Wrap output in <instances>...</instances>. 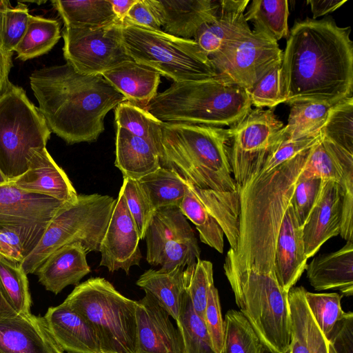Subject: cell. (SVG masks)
I'll return each mask as SVG.
<instances>
[{"label":"cell","instance_id":"cell-1","mask_svg":"<svg viewBox=\"0 0 353 353\" xmlns=\"http://www.w3.org/2000/svg\"><path fill=\"white\" fill-rule=\"evenodd\" d=\"M281 65L284 103L310 100L335 105L352 96L350 30L331 19H306L290 31Z\"/></svg>","mask_w":353,"mask_h":353},{"label":"cell","instance_id":"cell-2","mask_svg":"<svg viewBox=\"0 0 353 353\" xmlns=\"http://www.w3.org/2000/svg\"><path fill=\"white\" fill-rule=\"evenodd\" d=\"M30 84L50 131L70 145L97 141L105 115L126 101L102 74L79 73L68 63L35 70Z\"/></svg>","mask_w":353,"mask_h":353},{"label":"cell","instance_id":"cell-3","mask_svg":"<svg viewBox=\"0 0 353 353\" xmlns=\"http://www.w3.org/2000/svg\"><path fill=\"white\" fill-rule=\"evenodd\" d=\"M228 140V129L223 128L163 122L161 167L175 170L200 189L236 191Z\"/></svg>","mask_w":353,"mask_h":353},{"label":"cell","instance_id":"cell-4","mask_svg":"<svg viewBox=\"0 0 353 353\" xmlns=\"http://www.w3.org/2000/svg\"><path fill=\"white\" fill-rule=\"evenodd\" d=\"M164 123L232 127L252 110L246 90L218 77L173 83L145 108Z\"/></svg>","mask_w":353,"mask_h":353},{"label":"cell","instance_id":"cell-5","mask_svg":"<svg viewBox=\"0 0 353 353\" xmlns=\"http://www.w3.org/2000/svg\"><path fill=\"white\" fill-rule=\"evenodd\" d=\"M122 41L131 59L174 83L217 77L208 56L193 39L140 26L124 19Z\"/></svg>","mask_w":353,"mask_h":353},{"label":"cell","instance_id":"cell-6","mask_svg":"<svg viewBox=\"0 0 353 353\" xmlns=\"http://www.w3.org/2000/svg\"><path fill=\"white\" fill-rule=\"evenodd\" d=\"M63 303L90 323L101 353H135L136 301L105 279L92 277L76 285Z\"/></svg>","mask_w":353,"mask_h":353},{"label":"cell","instance_id":"cell-7","mask_svg":"<svg viewBox=\"0 0 353 353\" xmlns=\"http://www.w3.org/2000/svg\"><path fill=\"white\" fill-rule=\"evenodd\" d=\"M115 203L116 199L108 195H78L76 201L57 213L37 245L20 263L25 272L34 274L53 252L75 243H81L87 253L99 252Z\"/></svg>","mask_w":353,"mask_h":353},{"label":"cell","instance_id":"cell-8","mask_svg":"<svg viewBox=\"0 0 353 353\" xmlns=\"http://www.w3.org/2000/svg\"><path fill=\"white\" fill-rule=\"evenodd\" d=\"M51 132L22 88L0 97V171L8 181L28 170L32 150L46 147Z\"/></svg>","mask_w":353,"mask_h":353},{"label":"cell","instance_id":"cell-9","mask_svg":"<svg viewBox=\"0 0 353 353\" xmlns=\"http://www.w3.org/2000/svg\"><path fill=\"white\" fill-rule=\"evenodd\" d=\"M282 56L274 39L261 29L250 28L208 57L218 78L248 91L272 66L281 63Z\"/></svg>","mask_w":353,"mask_h":353},{"label":"cell","instance_id":"cell-10","mask_svg":"<svg viewBox=\"0 0 353 353\" xmlns=\"http://www.w3.org/2000/svg\"><path fill=\"white\" fill-rule=\"evenodd\" d=\"M145 238L148 263L163 270L185 268L200 259L194 232L177 207L155 210Z\"/></svg>","mask_w":353,"mask_h":353},{"label":"cell","instance_id":"cell-11","mask_svg":"<svg viewBox=\"0 0 353 353\" xmlns=\"http://www.w3.org/2000/svg\"><path fill=\"white\" fill-rule=\"evenodd\" d=\"M283 127L270 109L255 108L228 128V154L237 190L244 187L256 166L264 161Z\"/></svg>","mask_w":353,"mask_h":353},{"label":"cell","instance_id":"cell-12","mask_svg":"<svg viewBox=\"0 0 353 353\" xmlns=\"http://www.w3.org/2000/svg\"><path fill=\"white\" fill-rule=\"evenodd\" d=\"M122 21L96 28H65L63 57L77 72L102 74L129 61L122 41Z\"/></svg>","mask_w":353,"mask_h":353},{"label":"cell","instance_id":"cell-13","mask_svg":"<svg viewBox=\"0 0 353 353\" xmlns=\"http://www.w3.org/2000/svg\"><path fill=\"white\" fill-rule=\"evenodd\" d=\"M68 204L7 183L0 185V223L21 229L40 240L53 217Z\"/></svg>","mask_w":353,"mask_h":353},{"label":"cell","instance_id":"cell-14","mask_svg":"<svg viewBox=\"0 0 353 353\" xmlns=\"http://www.w3.org/2000/svg\"><path fill=\"white\" fill-rule=\"evenodd\" d=\"M140 237L120 190L110 220L100 244V266L110 272L119 270L129 274L130 268L139 265L142 254Z\"/></svg>","mask_w":353,"mask_h":353},{"label":"cell","instance_id":"cell-15","mask_svg":"<svg viewBox=\"0 0 353 353\" xmlns=\"http://www.w3.org/2000/svg\"><path fill=\"white\" fill-rule=\"evenodd\" d=\"M135 317V353H182L177 328L151 294L136 301Z\"/></svg>","mask_w":353,"mask_h":353},{"label":"cell","instance_id":"cell-16","mask_svg":"<svg viewBox=\"0 0 353 353\" xmlns=\"http://www.w3.org/2000/svg\"><path fill=\"white\" fill-rule=\"evenodd\" d=\"M8 183L65 203H74L78 197L66 173L57 164L46 147L33 150L28 170Z\"/></svg>","mask_w":353,"mask_h":353},{"label":"cell","instance_id":"cell-17","mask_svg":"<svg viewBox=\"0 0 353 353\" xmlns=\"http://www.w3.org/2000/svg\"><path fill=\"white\" fill-rule=\"evenodd\" d=\"M342 188L323 181L319 197L302 227L305 254L313 256L327 240L340 234Z\"/></svg>","mask_w":353,"mask_h":353},{"label":"cell","instance_id":"cell-18","mask_svg":"<svg viewBox=\"0 0 353 353\" xmlns=\"http://www.w3.org/2000/svg\"><path fill=\"white\" fill-rule=\"evenodd\" d=\"M0 353H64L43 317L18 314L0 319Z\"/></svg>","mask_w":353,"mask_h":353},{"label":"cell","instance_id":"cell-19","mask_svg":"<svg viewBox=\"0 0 353 353\" xmlns=\"http://www.w3.org/2000/svg\"><path fill=\"white\" fill-rule=\"evenodd\" d=\"M307 258L305 254L302 228L298 223L290 201L279 229L274 257L277 281L287 292L294 287L305 270Z\"/></svg>","mask_w":353,"mask_h":353},{"label":"cell","instance_id":"cell-20","mask_svg":"<svg viewBox=\"0 0 353 353\" xmlns=\"http://www.w3.org/2000/svg\"><path fill=\"white\" fill-rule=\"evenodd\" d=\"M59 347L68 353H101L97 335L90 323L63 303L50 307L43 316Z\"/></svg>","mask_w":353,"mask_h":353},{"label":"cell","instance_id":"cell-21","mask_svg":"<svg viewBox=\"0 0 353 353\" xmlns=\"http://www.w3.org/2000/svg\"><path fill=\"white\" fill-rule=\"evenodd\" d=\"M249 2V0H219L214 15L201 26L193 39L208 57L250 28L245 18Z\"/></svg>","mask_w":353,"mask_h":353},{"label":"cell","instance_id":"cell-22","mask_svg":"<svg viewBox=\"0 0 353 353\" xmlns=\"http://www.w3.org/2000/svg\"><path fill=\"white\" fill-rule=\"evenodd\" d=\"M307 278L317 291L338 290L353 294V240L337 251L316 256L306 266Z\"/></svg>","mask_w":353,"mask_h":353},{"label":"cell","instance_id":"cell-23","mask_svg":"<svg viewBox=\"0 0 353 353\" xmlns=\"http://www.w3.org/2000/svg\"><path fill=\"white\" fill-rule=\"evenodd\" d=\"M86 254L79 243L63 246L53 252L34 274L47 290L57 294L68 285H79L90 272Z\"/></svg>","mask_w":353,"mask_h":353},{"label":"cell","instance_id":"cell-24","mask_svg":"<svg viewBox=\"0 0 353 353\" xmlns=\"http://www.w3.org/2000/svg\"><path fill=\"white\" fill-rule=\"evenodd\" d=\"M306 290L292 288L288 292L290 314L289 353H334L329 341L312 316L305 300Z\"/></svg>","mask_w":353,"mask_h":353},{"label":"cell","instance_id":"cell-25","mask_svg":"<svg viewBox=\"0 0 353 353\" xmlns=\"http://www.w3.org/2000/svg\"><path fill=\"white\" fill-rule=\"evenodd\" d=\"M166 33L193 39L201 26L214 15L219 0L156 1Z\"/></svg>","mask_w":353,"mask_h":353},{"label":"cell","instance_id":"cell-26","mask_svg":"<svg viewBox=\"0 0 353 353\" xmlns=\"http://www.w3.org/2000/svg\"><path fill=\"white\" fill-rule=\"evenodd\" d=\"M102 75L126 101L143 108L157 94L160 74L134 61L119 65Z\"/></svg>","mask_w":353,"mask_h":353},{"label":"cell","instance_id":"cell-27","mask_svg":"<svg viewBox=\"0 0 353 353\" xmlns=\"http://www.w3.org/2000/svg\"><path fill=\"white\" fill-rule=\"evenodd\" d=\"M114 165L123 177L134 180H139L161 166L159 152L149 142L119 126Z\"/></svg>","mask_w":353,"mask_h":353},{"label":"cell","instance_id":"cell-28","mask_svg":"<svg viewBox=\"0 0 353 353\" xmlns=\"http://www.w3.org/2000/svg\"><path fill=\"white\" fill-rule=\"evenodd\" d=\"M352 172L353 154L321 134V139L310 148L300 176L333 181L341 185Z\"/></svg>","mask_w":353,"mask_h":353},{"label":"cell","instance_id":"cell-29","mask_svg":"<svg viewBox=\"0 0 353 353\" xmlns=\"http://www.w3.org/2000/svg\"><path fill=\"white\" fill-rule=\"evenodd\" d=\"M186 184L206 210L219 223L230 245V249L234 250L239 234V191L223 192L210 189L205 190L196 188L187 182Z\"/></svg>","mask_w":353,"mask_h":353},{"label":"cell","instance_id":"cell-30","mask_svg":"<svg viewBox=\"0 0 353 353\" xmlns=\"http://www.w3.org/2000/svg\"><path fill=\"white\" fill-rule=\"evenodd\" d=\"M183 270L180 267L171 270L149 269L136 282L137 285L151 294L175 321L184 293Z\"/></svg>","mask_w":353,"mask_h":353},{"label":"cell","instance_id":"cell-31","mask_svg":"<svg viewBox=\"0 0 353 353\" xmlns=\"http://www.w3.org/2000/svg\"><path fill=\"white\" fill-rule=\"evenodd\" d=\"M64 27L96 28L121 21L109 0L52 1Z\"/></svg>","mask_w":353,"mask_h":353},{"label":"cell","instance_id":"cell-32","mask_svg":"<svg viewBox=\"0 0 353 353\" xmlns=\"http://www.w3.org/2000/svg\"><path fill=\"white\" fill-rule=\"evenodd\" d=\"M138 181L154 210L179 208L188 188L175 170L161 166Z\"/></svg>","mask_w":353,"mask_h":353},{"label":"cell","instance_id":"cell-33","mask_svg":"<svg viewBox=\"0 0 353 353\" xmlns=\"http://www.w3.org/2000/svg\"><path fill=\"white\" fill-rule=\"evenodd\" d=\"M60 38V23L57 20L30 14L14 52L19 59L27 61L48 53Z\"/></svg>","mask_w":353,"mask_h":353},{"label":"cell","instance_id":"cell-34","mask_svg":"<svg viewBox=\"0 0 353 353\" xmlns=\"http://www.w3.org/2000/svg\"><path fill=\"white\" fill-rule=\"evenodd\" d=\"M290 105L288 123L281 129V132L289 139H299L320 134L334 105L303 100Z\"/></svg>","mask_w":353,"mask_h":353},{"label":"cell","instance_id":"cell-35","mask_svg":"<svg viewBox=\"0 0 353 353\" xmlns=\"http://www.w3.org/2000/svg\"><path fill=\"white\" fill-rule=\"evenodd\" d=\"M117 126L149 142L162 155V124L145 108L130 101L120 103L115 108Z\"/></svg>","mask_w":353,"mask_h":353},{"label":"cell","instance_id":"cell-36","mask_svg":"<svg viewBox=\"0 0 353 353\" xmlns=\"http://www.w3.org/2000/svg\"><path fill=\"white\" fill-rule=\"evenodd\" d=\"M176 323L181 341L182 353H216L205 321L194 310L185 291Z\"/></svg>","mask_w":353,"mask_h":353},{"label":"cell","instance_id":"cell-37","mask_svg":"<svg viewBox=\"0 0 353 353\" xmlns=\"http://www.w3.org/2000/svg\"><path fill=\"white\" fill-rule=\"evenodd\" d=\"M289 8L286 0H253L245 12V20L268 33L276 41L288 38Z\"/></svg>","mask_w":353,"mask_h":353},{"label":"cell","instance_id":"cell-38","mask_svg":"<svg viewBox=\"0 0 353 353\" xmlns=\"http://www.w3.org/2000/svg\"><path fill=\"white\" fill-rule=\"evenodd\" d=\"M264 346L253 327L236 310L225 315L224 335L220 353H263Z\"/></svg>","mask_w":353,"mask_h":353},{"label":"cell","instance_id":"cell-39","mask_svg":"<svg viewBox=\"0 0 353 353\" xmlns=\"http://www.w3.org/2000/svg\"><path fill=\"white\" fill-rule=\"evenodd\" d=\"M0 288L18 314H30L28 280L20 263L0 256Z\"/></svg>","mask_w":353,"mask_h":353},{"label":"cell","instance_id":"cell-40","mask_svg":"<svg viewBox=\"0 0 353 353\" xmlns=\"http://www.w3.org/2000/svg\"><path fill=\"white\" fill-rule=\"evenodd\" d=\"M179 208L196 226L201 241L222 254L225 235L222 228L188 188Z\"/></svg>","mask_w":353,"mask_h":353},{"label":"cell","instance_id":"cell-41","mask_svg":"<svg viewBox=\"0 0 353 353\" xmlns=\"http://www.w3.org/2000/svg\"><path fill=\"white\" fill-rule=\"evenodd\" d=\"M28 6L18 2L13 7L8 0H0V52L13 54L27 27L30 17Z\"/></svg>","mask_w":353,"mask_h":353},{"label":"cell","instance_id":"cell-42","mask_svg":"<svg viewBox=\"0 0 353 353\" xmlns=\"http://www.w3.org/2000/svg\"><path fill=\"white\" fill-rule=\"evenodd\" d=\"M321 133L334 143L353 154L352 96L332 107Z\"/></svg>","mask_w":353,"mask_h":353},{"label":"cell","instance_id":"cell-43","mask_svg":"<svg viewBox=\"0 0 353 353\" xmlns=\"http://www.w3.org/2000/svg\"><path fill=\"white\" fill-rule=\"evenodd\" d=\"M185 292L190 297L194 310L203 319L208 292L214 285L212 263L199 259L183 271Z\"/></svg>","mask_w":353,"mask_h":353},{"label":"cell","instance_id":"cell-44","mask_svg":"<svg viewBox=\"0 0 353 353\" xmlns=\"http://www.w3.org/2000/svg\"><path fill=\"white\" fill-rule=\"evenodd\" d=\"M305 297L316 323L327 338L336 323L347 313L341 307L343 295L336 292L314 293L306 290Z\"/></svg>","mask_w":353,"mask_h":353},{"label":"cell","instance_id":"cell-45","mask_svg":"<svg viewBox=\"0 0 353 353\" xmlns=\"http://www.w3.org/2000/svg\"><path fill=\"white\" fill-rule=\"evenodd\" d=\"M321 132L317 135L299 139H289L281 132L276 134L274 140L260 168V171L268 173L283 163L294 158L301 152L310 148L321 137Z\"/></svg>","mask_w":353,"mask_h":353},{"label":"cell","instance_id":"cell-46","mask_svg":"<svg viewBox=\"0 0 353 353\" xmlns=\"http://www.w3.org/2000/svg\"><path fill=\"white\" fill-rule=\"evenodd\" d=\"M120 190L123 192L140 239L142 240L145 239L147 228L155 210L138 180L123 177Z\"/></svg>","mask_w":353,"mask_h":353},{"label":"cell","instance_id":"cell-47","mask_svg":"<svg viewBox=\"0 0 353 353\" xmlns=\"http://www.w3.org/2000/svg\"><path fill=\"white\" fill-rule=\"evenodd\" d=\"M281 63L272 66L248 91L252 105L256 108H272L284 103L281 85Z\"/></svg>","mask_w":353,"mask_h":353},{"label":"cell","instance_id":"cell-48","mask_svg":"<svg viewBox=\"0 0 353 353\" xmlns=\"http://www.w3.org/2000/svg\"><path fill=\"white\" fill-rule=\"evenodd\" d=\"M39 239L14 227L0 223V256L21 263Z\"/></svg>","mask_w":353,"mask_h":353},{"label":"cell","instance_id":"cell-49","mask_svg":"<svg viewBox=\"0 0 353 353\" xmlns=\"http://www.w3.org/2000/svg\"><path fill=\"white\" fill-rule=\"evenodd\" d=\"M323 181L320 179H305L300 176L298 179L290 203L298 223L301 228L319 197Z\"/></svg>","mask_w":353,"mask_h":353},{"label":"cell","instance_id":"cell-50","mask_svg":"<svg viewBox=\"0 0 353 353\" xmlns=\"http://www.w3.org/2000/svg\"><path fill=\"white\" fill-rule=\"evenodd\" d=\"M205 321L213 349L220 353L224 335V320L222 318L219 292L212 285L208 292L204 311Z\"/></svg>","mask_w":353,"mask_h":353},{"label":"cell","instance_id":"cell-51","mask_svg":"<svg viewBox=\"0 0 353 353\" xmlns=\"http://www.w3.org/2000/svg\"><path fill=\"white\" fill-rule=\"evenodd\" d=\"M127 21L132 23L161 30V17L156 0H137L128 12Z\"/></svg>","mask_w":353,"mask_h":353},{"label":"cell","instance_id":"cell-52","mask_svg":"<svg viewBox=\"0 0 353 353\" xmlns=\"http://www.w3.org/2000/svg\"><path fill=\"white\" fill-rule=\"evenodd\" d=\"M334 353H353V313L338 321L327 338Z\"/></svg>","mask_w":353,"mask_h":353},{"label":"cell","instance_id":"cell-53","mask_svg":"<svg viewBox=\"0 0 353 353\" xmlns=\"http://www.w3.org/2000/svg\"><path fill=\"white\" fill-rule=\"evenodd\" d=\"M342 188L341 236L346 241L353 240V173L349 174L341 185Z\"/></svg>","mask_w":353,"mask_h":353},{"label":"cell","instance_id":"cell-54","mask_svg":"<svg viewBox=\"0 0 353 353\" xmlns=\"http://www.w3.org/2000/svg\"><path fill=\"white\" fill-rule=\"evenodd\" d=\"M346 0H308L307 3L310 6L313 19L332 12L340 8Z\"/></svg>","mask_w":353,"mask_h":353},{"label":"cell","instance_id":"cell-55","mask_svg":"<svg viewBox=\"0 0 353 353\" xmlns=\"http://www.w3.org/2000/svg\"><path fill=\"white\" fill-rule=\"evenodd\" d=\"M12 55L0 52V97L14 85L8 79L9 73L12 66Z\"/></svg>","mask_w":353,"mask_h":353},{"label":"cell","instance_id":"cell-56","mask_svg":"<svg viewBox=\"0 0 353 353\" xmlns=\"http://www.w3.org/2000/svg\"><path fill=\"white\" fill-rule=\"evenodd\" d=\"M109 1L112 5L113 12L118 19L123 22L130 8L137 0Z\"/></svg>","mask_w":353,"mask_h":353},{"label":"cell","instance_id":"cell-57","mask_svg":"<svg viewBox=\"0 0 353 353\" xmlns=\"http://www.w3.org/2000/svg\"><path fill=\"white\" fill-rule=\"evenodd\" d=\"M17 315L18 314L8 302L0 288V319L12 317Z\"/></svg>","mask_w":353,"mask_h":353},{"label":"cell","instance_id":"cell-58","mask_svg":"<svg viewBox=\"0 0 353 353\" xmlns=\"http://www.w3.org/2000/svg\"><path fill=\"white\" fill-rule=\"evenodd\" d=\"M8 180L5 178V176L2 174L0 171V185H3L8 183Z\"/></svg>","mask_w":353,"mask_h":353}]
</instances>
